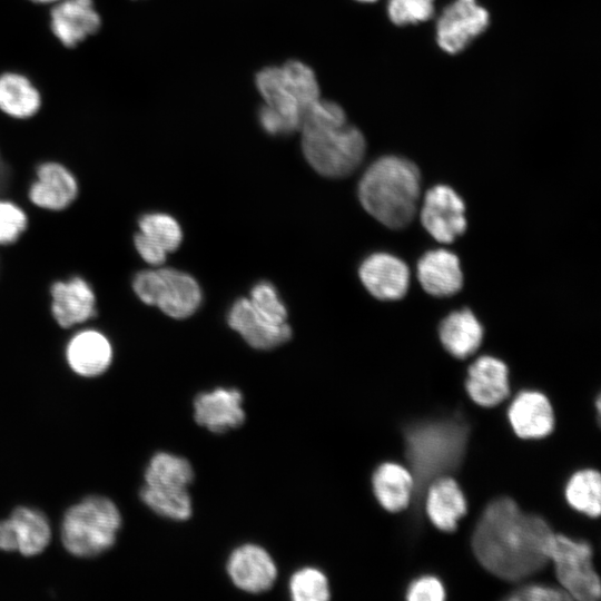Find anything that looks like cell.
Segmentation results:
<instances>
[{
  "label": "cell",
  "instance_id": "6da1fadb",
  "mask_svg": "<svg viewBox=\"0 0 601 601\" xmlns=\"http://www.w3.org/2000/svg\"><path fill=\"white\" fill-rule=\"evenodd\" d=\"M552 536L544 519L523 512L510 497H499L481 515L472 549L479 562L494 575L521 580L549 562Z\"/></svg>",
  "mask_w": 601,
  "mask_h": 601
},
{
  "label": "cell",
  "instance_id": "7a4b0ae2",
  "mask_svg": "<svg viewBox=\"0 0 601 601\" xmlns=\"http://www.w3.org/2000/svg\"><path fill=\"white\" fill-rule=\"evenodd\" d=\"M299 131L306 160L325 177H345L364 158L363 134L347 122L345 111L334 101L319 98L305 114Z\"/></svg>",
  "mask_w": 601,
  "mask_h": 601
},
{
  "label": "cell",
  "instance_id": "3957f363",
  "mask_svg": "<svg viewBox=\"0 0 601 601\" xmlns=\"http://www.w3.org/2000/svg\"><path fill=\"white\" fill-rule=\"evenodd\" d=\"M264 99L258 111L262 128L272 136L299 130L307 110L319 99L314 71L298 60L262 69L255 78Z\"/></svg>",
  "mask_w": 601,
  "mask_h": 601
},
{
  "label": "cell",
  "instance_id": "277c9868",
  "mask_svg": "<svg viewBox=\"0 0 601 601\" xmlns=\"http://www.w3.org/2000/svg\"><path fill=\"white\" fill-rule=\"evenodd\" d=\"M421 194V176L410 160L384 156L364 173L358 196L365 210L386 227L398 229L413 219Z\"/></svg>",
  "mask_w": 601,
  "mask_h": 601
},
{
  "label": "cell",
  "instance_id": "5b68a950",
  "mask_svg": "<svg viewBox=\"0 0 601 601\" xmlns=\"http://www.w3.org/2000/svg\"><path fill=\"white\" fill-rule=\"evenodd\" d=\"M469 433L467 424L459 417L422 421L405 430V455L418 494L433 480L460 466Z\"/></svg>",
  "mask_w": 601,
  "mask_h": 601
},
{
  "label": "cell",
  "instance_id": "8992f818",
  "mask_svg": "<svg viewBox=\"0 0 601 601\" xmlns=\"http://www.w3.org/2000/svg\"><path fill=\"white\" fill-rule=\"evenodd\" d=\"M120 525L121 516L115 503L107 497L91 495L66 512L61 540L72 555L96 556L114 545Z\"/></svg>",
  "mask_w": 601,
  "mask_h": 601
},
{
  "label": "cell",
  "instance_id": "52a82bcc",
  "mask_svg": "<svg viewBox=\"0 0 601 601\" xmlns=\"http://www.w3.org/2000/svg\"><path fill=\"white\" fill-rule=\"evenodd\" d=\"M132 290L146 305L183 319L191 316L201 303V289L189 274L175 268L144 269L135 274Z\"/></svg>",
  "mask_w": 601,
  "mask_h": 601
},
{
  "label": "cell",
  "instance_id": "ba28073f",
  "mask_svg": "<svg viewBox=\"0 0 601 601\" xmlns=\"http://www.w3.org/2000/svg\"><path fill=\"white\" fill-rule=\"evenodd\" d=\"M549 561L571 599L594 601L600 598V579L592 564V549L587 542L553 533Z\"/></svg>",
  "mask_w": 601,
  "mask_h": 601
},
{
  "label": "cell",
  "instance_id": "9c48e42d",
  "mask_svg": "<svg viewBox=\"0 0 601 601\" xmlns=\"http://www.w3.org/2000/svg\"><path fill=\"white\" fill-rule=\"evenodd\" d=\"M487 11L476 0H455L449 4L436 23V41L449 53L462 51L487 27Z\"/></svg>",
  "mask_w": 601,
  "mask_h": 601
},
{
  "label": "cell",
  "instance_id": "30bf717a",
  "mask_svg": "<svg viewBox=\"0 0 601 601\" xmlns=\"http://www.w3.org/2000/svg\"><path fill=\"white\" fill-rule=\"evenodd\" d=\"M421 221L434 239L452 243L466 228L464 203L451 187L434 186L425 194Z\"/></svg>",
  "mask_w": 601,
  "mask_h": 601
},
{
  "label": "cell",
  "instance_id": "8fae6325",
  "mask_svg": "<svg viewBox=\"0 0 601 601\" xmlns=\"http://www.w3.org/2000/svg\"><path fill=\"white\" fill-rule=\"evenodd\" d=\"M50 313L63 329L83 324L97 316V297L91 285L83 277L75 275L51 284Z\"/></svg>",
  "mask_w": 601,
  "mask_h": 601
},
{
  "label": "cell",
  "instance_id": "7c38bea8",
  "mask_svg": "<svg viewBox=\"0 0 601 601\" xmlns=\"http://www.w3.org/2000/svg\"><path fill=\"white\" fill-rule=\"evenodd\" d=\"M226 570L231 582L248 593L269 590L277 577V568L272 555L254 543L234 549L228 556Z\"/></svg>",
  "mask_w": 601,
  "mask_h": 601
},
{
  "label": "cell",
  "instance_id": "4fadbf2b",
  "mask_svg": "<svg viewBox=\"0 0 601 601\" xmlns=\"http://www.w3.org/2000/svg\"><path fill=\"white\" fill-rule=\"evenodd\" d=\"M78 193V180L65 165L46 161L37 167L28 197L40 209L61 211L77 199Z\"/></svg>",
  "mask_w": 601,
  "mask_h": 601
},
{
  "label": "cell",
  "instance_id": "5bb4252c",
  "mask_svg": "<svg viewBox=\"0 0 601 601\" xmlns=\"http://www.w3.org/2000/svg\"><path fill=\"white\" fill-rule=\"evenodd\" d=\"M196 423L213 433H225L240 426L246 417L239 390L217 387L201 392L194 400Z\"/></svg>",
  "mask_w": 601,
  "mask_h": 601
},
{
  "label": "cell",
  "instance_id": "9a60e30c",
  "mask_svg": "<svg viewBox=\"0 0 601 601\" xmlns=\"http://www.w3.org/2000/svg\"><path fill=\"white\" fill-rule=\"evenodd\" d=\"M359 278L365 288L377 299L395 300L402 298L408 288L407 265L391 254L370 255L359 267Z\"/></svg>",
  "mask_w": 601,
  "mask_h": 601
},
{
  "label": "cell",
  "instance_id": "2e32d148",
  "mask_svg": "<svg viewBox=\"0 0 601 601\" xmlns=\"http://www.w3.org/2000/svg\"><path fill=\"white\" fill-rule=\"evenodd\" d=\"M100 26L93 0H61L50 11V29L65 47L77 46Z\"/></svg>",
  "mask_w": 601,
  "mask_h": 601
},
{
  "label": "cell",
  "instance_id": "e0dca14e",
  "mask_svg": "<svg viewBox=\"0 0 601 601\" xmlns=\"http://www.w3.org/2000/svg\"><path fill=\"white\" fill-rule=\"evenodd\" d=\"M227 321L229 326L256 349L275 348L292 336L287 323L276 325L267 322L254 311L248 298H239L233 304Z\"/></svg>",
  "mask_w": 601,
  "mask_h": 601
},
{
  "label": "cell",
  "instance_id": "ac0fdd59",
  "mask_svg": "<svg viewBox=\"0 0 601 601\" xmlns=\"http://www.w3.org/2000/svg\"><path fill=\"white\" fill-rule=\"evenodd\" d=\"M514 433L521 439H541L554 426L552 406L545 395L524 391L516 395L508 411Z\"/></svg>",
  "mask_w": 601,
  "mask_h": 601
},
{
  "label": "cell",
  "instance_id": "d6986e66",
  "mask_svg": "<svg viewBox=\"0 0 601 601\" xmlns=\"http://www.w3.org/2000/svg\"><path fill=\"white\" fill-rule=\"evenodd\" d=\"M465 388L476 404L495 406L510 394L509 370L495 357L481 356L469 367Z\"/></svg>",
  "mask_w": 601,
  "mask_h": 601
},
{
  "label": "cell",
  "instance_id": "ffe728a7",
  "mask_svg": "<svg viewBox=\"0 0 601 601\" xmlns=\"http://www.w3.org/2000/svg\"><path fill=\"white\" fill-rule=\"evenodd\" d=\"M66 357L70 368L80 376L92 377L111 364L112 347L105 334L88 328L75 334L67 344Z\"/></svg>",
  "mask_w": 601,
  "mask_h": 601
},
{
  "label": "cell",
  "instance_id": "44dd1931",
  "mask_svg": "<svg viewBox=\"0 0 601 601\" xmlns=\"http://www.w3.org/2000/svg\"><path fill=\"white\" fill-rule=\"evenodd\" d=\"M417 278L423 289L433 296H450L463 284L460 260L446 249L425 253L417 263Z\"/></svg>",
  "mask_w": 601,
  "mask_h": 601
},
{
  "label": "cell",
  "instance_id": "7402d4cb",
  "mask_svg": "<svg viewBox=\"0 0 601 601\" xmlns=\"http://www.w3.org/2000/svg\"><path fill=\"white\" fill-rule=\"evenodd\" d=\"M426 513L442 531L452 532L466 513V500L459 484L450 476H441L427 485Z\"/></svg>",
  "mask_w": 601,
  "mask_h": 601
},
{
  "label": "cell",
  "instance_id": "603a6c76",
  "mask_svg": "<svg viewBox=\"0 0 601 601\" xmlns=\"http://www.w3.org/2000/svg\"><path fill=\"white\" fill-rule=\"evenodd\" d=\"M372 485L375 497L386 511L400 512L410 503L414 479L406 467L386 462L373 473Z\"/></svg>",
  "mask_w": 601,
  "mask_h": 601
},
{
  "label": "cell",
  "instance_id": "cb8c5ba5",
  "mask_svg": "<svg viewBox=\"0 0 601 601\" xmlns=\"http://www.w3.org/2000/svg\"><path fill=\"white\" fill-rule=\"evenodd\" d=\"M440 339L451 355L466 358L480 347L483 328L470 309L453 312L440 325Z\"/></svg>",
  "mask_w": 601,
  "mask_h": 601
},
{
  "label": "cell",
  "instance_id": "d4e9b609",
  "mask_svg": "<svg viewBox=\"0 0 601 601\" xmlns=\"http://www.w3.org/2000/svg\"><path fill=\"white\" fill-rule=\"evenodd\" d=\"M41 96L31 80L17 72L0 75V110L10 117L26 119L38 112Z\"/></svg>",
  "mask_w": 601,
  "mask_h": 601
},
{
  "label": "cell",
  "instance_id": "484cf974",
  "mask_svg": "<svg viewBox=\"0 0 601 601\" xmlns=\"http://www.w3.org/2000/svg\"><path fill=\"white\" fill-rule=\"evenodd\" d=\"M17 539V551L26 556L41 553L50 542L47 519L38 511L19 506L10 516Z\"/></svg>",
  "mask_w": 601,
  "mask_h": 601
},
{
  "label": "cell",
  "instance_id": "4316f807",
  "mask_svg": "<svg viewBox=\"0 0 601 601\" xmlns=\"http://www.w3.org/2000/svg\"><path fill=\"white\" fill-rule=\"evenodd\" d=\"M194 476V469L187 459L168 452H158L146 467L145 484L187 489Z\"/></svg>",
  "mask_w": 601,
  "mask_h": 601
},
{
  "label": "cell",
  "instance_id": "83f0119b",
  "mask_svg": "<svg viewBox=\"0 0 601 601\" xmlns=\"http://www.w3.org/2000/svg\"><path fill=\"white\" fill-rule=\"evenodd\" d=\"M140 499L155 513L174 521H186L191 516V497L185 487H165L145 484Z\"/></svg>",
  "mask_w": 601,
  "mask_h": 601
},
{
  "label": "cell",
  "instance_id": "f1b7e54d",
  "mask_svg": "<svg viewBox=\"0 0 601 601\" xmlns=\"http://www.w3.org/2000/svg\"><path fill=\"white\" fill-rule=\"evenodd\" d=\"M565 497L577 511L591 518L601 512V476L595 470L587 469L574 473L565 487Z\"/></svg>",
  "mask_w": 601,
  "mask_h": 601
},
{
  "label": "cell",
  "instance_id": "f546056e",
  "mask_svg": "<svg viewBox=\"0 0 601 601\" xmlns=\"http://www.w3.org/2000/svg\"><path fill=\"white\" fill-rule=\"evenodd\" d=\"M139 233L167 253L175 252L183 242L178 221L165 213H147L138 219Z\"/></svg>",
  "mask_w": 601,
  "mask_h": 601
},
{
  "label": "cell",
  "instance_id": "4dcf8cb0",
  "mask_svg": "<svg viewBox=\"0 0 601 601\" xmlns=\"http://www.w3.org/2000/svg\"><path fill=\"white\" fill-rule=\"evenodd\" d=\"M288 587L295 601H326L331 598L325 573L314 566H304L294 572Z\"/></svg>",
  "mask_w": 601,
  "mask_h": 601
},
{
  "label": "cell",
  "instance_id": "1f68e13d",
  "mask_svg": "<svg viewBox=\"0 0 601 601\" xmlns=\"http://www.w3.org/2000/svg\"><path fill=\"white\" fill-rule=\"evenodd\" d=\"M254 311L272 324L286 323L287 311L278 293L269 282H259L250 290L248 298Z\"/></svg>",
  "mask_w": 601,
  "mask_h": 601
},
{
  "label": "cell",
  "instance_id": "d6a6232c",
  "mask_svg": "<svg viewBox=\"0 0 601 601\" xmlns=\"http://www.w3.org/2000/svg\"><path fill=\"white\" fill-rule=\"evenodd\" d=\"M387 13L397 26L423 22L434 13V0H388Z\"/></svg>",
  "mask_w": 601,
  "mask_h": 601
},
{
  "label": "cell",
  "instance_id": "836d02e7",
  "mask_svg": "<svg viewBox=\"0 0 601 601\" xmlns=\"http://www.w3.org/2000/svg\"><path fill=\"white\" fill-rule=\"evenodd\" d=\"M28 228V216L16 203L0 199V246L13 245Z\"/></svg>",
  "mask_w": 601,
  "mask_h": 601
},
{
  "label": "cell",
  "instance_id": "e575fe53",
  "mask_svg": "<svg viewBox=\"0 0 601 601\" xmlns=\"http://www.w3.org/2000/svg\"><path fill=\"white\" fill-rule=\"evenodd\" d=\"M444 598V587L433 575H423L414 580L410 584L406 594V599L410 601H442Z\"/></svg>",
  "mask_w": 601,
  "mask_h": 601
},
{
  "label": "cell",
  "instance_id": "d590c367",
  "mask_svg": "<svg viewBox=\"0 0 601 601\" xmlns=\"http://www.w3.org/2000/svg\"><path fill=\"white\" fill-rule=\"evenodd\" d=\"M513 601H555L569 600L571 597L565 592L546 585H526L515 590L508 597Z\"/></svg>",
  "mask_w": 601,
  "mask_h": 601
},
{
  "label": "cell",
  "instance_id": "8d00e7d4",
  "mask_svg": "<svg viewBox=\"0 0 601 601\" xmlns=\"http://www.w3.org/2000/svg\"><path fill=\"white\" fill-rule=\"evenodd\" d=\"M134 247L141 259L150 266H160L166 262L168 253L139 231L134 235Z\"/></svg>",
  "mask_w": 601,
  "mask_h": 601
},
{
  "label": "cell",
  "instance_id": "74e56055",
  "mask_svg": "<svg viewBox=\"0 0 601 601\" xmlns=\"http://www.w3.org/2000/svg\"><path fill=\"white\" fill-rule=\"evenodd\" d=\"M0 550L16 551L17 539L10 519L0 521Z\"/></svg>",
  "mask_w": 601,
  "mask_h": 601
},
{
  "label": "cell",
  "instance_id": "f35d334b",
  "mask_svg": "<svg viewBox=\"0 0 601 601\" xmlns=\"http://www.w3.org/2000/svg\"><path fill=\"white\" fill-rule=\"evenodd\" d=\"M33 2H39V3H49V2H55V1H58V0H31Z\"/></svg>",
  "mask_w": 601,
  "mask_h": 601
},
{
  "label": "cell",
  "instance_id": "ab89813d",
  "mask_svg": "<svg viewBox=\"0 0 601 601\" xmlns=\"http://www.w3.org/2000/svg\"><path fill=\"white\" fill-rule=\"evenodd\" d=\"M357 1H359V2H374L376 0H357Z\"/></svg>",
  "mask_w": 601,
  "mask_h": 601
}]
</instances>
